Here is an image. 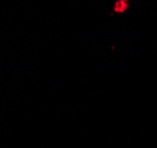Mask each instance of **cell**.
<instances>
[{
	"mask_svg": "<svg viewBox=\"0 0 157 148\" xmlns=\"http://www.w3.org/2000/svg\"><path fill=\"white\" fill-rule=\"evenodd\" d=\"M128 7V0H118L115 4V11L116 12H124Z\"/></svg>",
	"mask_w": 157,
	"mask_h": 148,
	"instance_id": "cell-1",
	"label": "cell"
}]
</instances>
